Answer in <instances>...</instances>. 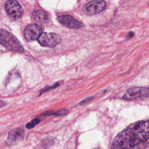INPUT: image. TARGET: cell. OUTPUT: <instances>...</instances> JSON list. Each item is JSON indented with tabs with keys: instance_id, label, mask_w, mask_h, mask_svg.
I'll return each instance as SVG.
<instances>
[{
	"instance_id": "5",
	"label": "cell",
	"mask_w": 149,
	"mask_h": 149,
	"mask_svg": "<svg viewBox=\"0 0 149 149\" xmlns=\"http://www.w3.org/2000/svg\"><path fill=\"white\" fill-rule=\"evenodd\" d=\"M6 12L8 16L13 19H18L23 15V10L18 2L16 1H8L5 4Z\"/></svg>"
},
{
	"instance_id": "11",
	"label": "cell",
	"mask_w": 149,
	"mask_h": 149,
	"mask_svg": "<svg viewBox=\"0 0 149 149\" xmlns=\"http://www.w3.org/2000/svg\"><path fill=\"white\" fill-rule=\"evenodd\" d=\"M40 122V120L38 119H34V120H33L30 123H29L26 125V127L27 129H31L33 127H34L37 124H38Z\"/></svg>"
},
{
	"instance_id": "9",
	"label": "cell",
	"mask_w": 149,
	"mask_h": 149,
	"mask_svg": "<svg viewBox=\"0 0 149 149\" xmlns=\"http://www.w3.org/2000/svg\"><path fill=\"white\" fill-rule=\"evenodd\" d=\"M24 136V130L22 128H16L10 130L9 133L7 143L9 144H13L19 142Z\"/></svg>"
},
{
	"instance_id": "4",
	"label": "cell",
	"mask_w": 149,
	"mask_h": 149,
	"mask_svg": "<svg viewBox=\"0 0 149 149\" xmlns=\"http://www.w3.org/2000/svg\"><path fill=\"white\" fill-rule=\"evenodd\" d=\"M37 40L42 46L48 47H54L61 41L59 36L54 33H42Z\"/></svg>"
},
{
	"instance_id": "13",
	"label": "cell",
	"mask_w": 149,
	"mask_h": 149,
	"mask_svg": "<svg viewBox=\"0 0 149 149\" xmlns=\"http://www.w3.org/2000/svg\"><path fill=\"white\" fill-rule=\"evenodd\" d=\"M93 97H90L86 98L84 99L83 101H81L79 104H80V105H84V104H85L86 103H87V102H89L90 101H91V100H93Z\"/></svg>"
},
{
	"instance_id": "8",
	"label": "cell",
	"mask_w": 149,
	"mask_h": 149,
	"mask_svg": "<svg viewBox=\"0 0 149 149\" xmlns=\"http://www.w3.org/2000/svg\"><path fill=\"white\" fill-rule=\"evenodd\" d=\"M59 22L69 28L79 29L83 27V24L69 15H63L58 17Z\"/></svg>"
},
{
	"instance_id": "14",
	"label": "cell",
	"mask_w": 149,
	"mask_h": 149,
	"mask_svg": "<svg viewBox=\"0 0 149 149\" xmlns=\"http://www.w3.org/2000/svg\"><path fill=\"white\" fill-rule=\"evenodd\" d=\"M2 104V101H0V104Z\"/></svg>"
},
{
	"instance_id": "1",
	"label": "cell",
	"mask_w": 149,
	"mask_h": 149,
	"mask_svg": "<svg viewBox=\"0 0 149 149\" xmlns=\"http://www.w3.org/2000/svg\"><path fill=\"white\" fill-rule=\"evenodd\" d=\"M149 147V119L134 122L118 134L111 149H147Z\"/></svg>"
},
{
	"instance_id": "7",
	"label": "cell",
	"mask_w": 149,
	"mask_h": 149,
	"mask_svg": "<svg viewBox=\"0 0 149 149\" xmlns=\"http://www.w3.org/2000/svg\"><path fill=\"white\" fill-rule=\"evenodd\" d=\"M42 27L37 24H31L27 26L24 31V36L26 40L32 41L38 39L42 33Z\"/></svg>"
},
{
	"instance_id": "15",
	"label": "cell",
	"mask_w": 149,
	"mask_h": 149,
	"mask_svg": "<svg viewBox=\"0 0 149 149\" xmlns=\"http://www.w3.org/2000/svg\"><path fill=\"white\" fill-rule=\"evenodd\" d=\"M97 149H98V148H97Z\"/></svg>"
},
{
	"instance_id": "3",
	"label": "cell",
	"mask_w": 149,
	"mask_h": 149,
	"mask_svg": "<svg viewBox=\"0 0 149 149\" xmlns=\"http://www.w3.org/2000/svg\"><path fill=\"white\" fill-rule=\"evenodd\" d=\"M107 7V2L104 1H92L86 3L83 8V13L88 16H92L103 12Z\"/></svg>"
},
{
	"instance_id": "12",
	"label": "cell",
	"mask_w": 149,
	"mask_h": 149,
	"mask_svg": "<svg viewBox=\"0 0 149 149\" xmlns=\"http://www.w3.org/2000/svg\"><path fill=\"white\" fill-rule=\"evenodd\" d=\"M68 113V111L65 109H62L60 110L58 112H56V113H55V114L57 116H62V115H65Z\"/></svg>"
},
{
	"instance_id": "2",
	"label": "cell",
	"mask_w": 149,
	"mask_h": 149,
	"mask_svg": "<svg viewBox=\"0 0 149 149\" xmlns=\"http://www.w3.org/2000/svg\"><path fill=\"white\" fill-rule=\"evenodd\" d=\"M0 44L8 50L23 52L24 49L17 39L12 33L6 30H0Z\"/></svg>"
},
{
	"instance_id": "6",
	"label": "cell",
	"mask_w": 149,
	"mask_h": 149,
	"mask_svg": "<svg viewBox=\"0 0 149 149\" xmlns=\"http://www.w3.org/2000/svg\"><path fill=\"white\" fill-rule=\"evenodd\" d=\"M144 97H149V88L135 87L128 89L123 96V99L130 100Z\"/></svg>"
},
{
	"instance_id": "10",
	"label": "cell",
	"mask_w": 149,
	"mask_h": 149,
	"mask_svg": "<svg viewBox=\"0 0 149 149\" xmlns=\"http://www.w3.org/2000/svg\"><path fill=\"white\" fill-rule=\"evenodd\" d=\"M35 21L41 23H47L49 21V16L47 12L42 10H34L32 14Z\"/></svg>"
}]
</instances>
